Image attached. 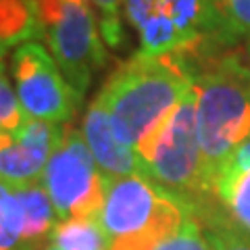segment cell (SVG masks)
I'll use <instances>...</instances> for the list:
<instances>
[{
    "label": "cell",
    "instance_id": "obj_7",
    "mask_svg": "<svg viewBox=\"0 0 250 250\" xmlns=\"http://www.w3.org/2000/svg\"><path fill=\"white\" fill-rule=\"evenodd\" d=\"M11 75L27 117L65 125L73 119L82 104V98L62 75L52 54L36 40L15 48Z\"/></svg>",
    "mask_w": 250,
    "mask_h": 250
},
{
    "label": "cell",
    "instance_id": "obj_3",
    "mask_svg": "<svg viewBox=\"0 0 250 250\" xmlns=\"http://www.w3.org/2000/svg\"><path fill=\"white\" fill-rule=\"evenodd\" d=\"M136 152L144 175L182 198L192 208V215L217 202L215 188L202 161L194 88Z\"/></svg>",
    "mask_w": 250,
    "mask_h": 250
},
{
    "label": "cell",
    "instance_id": "obj_12",
    "mask_svg": "<svg viewBox=\"0 0 250 250\" xmlns=\"http://www.w3.org/2000/svg\"><path fill=\"white\" fill-rule=\"evenodd\" d=\"M36 38H44L36 0H0V42L11 48Z\"/></svg>",
    "mask_w": 250,
    "mask_h": 250
},
{
    "label": "cell",
    "instance_id": "obj_15",
    "mask_svg": "<svg viewBox=\"0 0 250 250\" xmlns=\"http://www.w3.org/2000/svg\"><path fill=\"white\" fill-rule=\"evenodd\" d=\"M48 242L61 250H108L104 229L98 219H65L54 225Z\"/></svg>",
    "mask_w": 250,
    "mask_h": 250
},
{
    "label": "cell",
    "instance_id": "obj_19",
    "mask_svg": "<svg viewBox=\"0 0 250 250\" xmlns=\"http://www.w3.org/2000/svg\"><path fill=\"white\" fill-rule=\"evenodd\" d=\"M156 250H210V246L200 221L190 213L179 231L167 238Z\"/></svg>",
    "mask_w": 250,
    "mask_h": 250
},
{
    "label": "cell",
    "instance_id": "obj_10",
    "mask_svg": "<svg viewBox=\"0 0 250 250\" xmlns=\"http://www.w3.org/2000/svg\"><path fill=\"white\" fill-rule=\"evenodd\" d=\"M152 15H165L175 23L194 52H217L231 46L210 0H156Z\"/></svg>",
    "mask_w": 250,
    "mask_h": 250
},
{
    "label": "cell",
    "instance_id": "obj_1",
    "mask_svg": "<svg viewBox=\"0 0 250 250\" xmlns=\"http://www.w3.org/2000/svg\"><path fill=\"white\" fill-rule=\"evenodd\" d=\"M196 94V123L205 171L217 173L250 140V65L240 52L184 54Z\"/></svg>",
    "mask_w": 250,
    "mask_h": 250
},
{
    "label": "cell",
    "instance_id": "obj_4",
    "mask_svg": "<svg viewBox=\"0 0 250 250\" xmlns=\"http://www.w3.org/2000/svg\"><path fill=\"white\" fill-rule=\"evenodd\" d=\"M192 208L146 175L104 179V202L98 223L108 242L154 229L177 231Z\"/></svg>",
    "mask_w": 250,
    "mask_h": 250
},
{
    "label": "cell",
    "instance_id": "obj_16",
    "mask_svg": "<svg viewBox=\"0 0 250 250\" xmlns=\"http://www.w3.org/2000/svg\"><path fill=\"white\" fill-rule=\"evenodd\" d=\"M0 250H36L23 233V213L13 188L0 182Z\"/></svg>",
    "mask_w": 250,
    "mask_h": 250
},
{
    "label": "cell",
    "instance_id": "obj_14",
    "mask_svg": "<svg viewBox=\"0 0 250 250\" xmlns=\"http://www.w3.org/2000/svg\"><path fill=\"white\" fill-rule=\"evenodd\" d=\"M194 217L205 229L210 250H250V233L225 213L219 200Z\"/></svg>",
    "mask_w": 250,
    "mask_h": 250
},
{
    "label": "cell",
    "instance_id": "obj_22",
    "mask_svg": "<svg viewBox=\"0 0 250 250\" xmlns=\"http://www.w3.org/2000/svg\"><path fill=\"white\" fill-rule=\"evenodd\" d=\"M38 250H61V248H57V246L52 244V242H46V244H42V246L38 248Z\"/></svg>",
    "mask_w": 250,
    "mask_h": 250
},
{
    "label": "cell",
    "instance_id": "obj_18",
    "mask_svg": "<svg viewBox=\"0 0 250 250\" xmlns=\"http://www.w3.org/2000/svg\"><path fill=\"white\" fill-rule=\"evenodd\" d=\"M229 40H250V0H210Z\"/></svg>",
    "mask_w": 250,
    "mask_h": 250
},
{
    "label": "cell",
    "instance_id": "obj_8",
    "mask_svg": "<svg viewBox=\"0 0 250 250\" xmlns=\"http://www.w3.org/2000/svg\"><path fill=\"white\" fill-rule=\"evenodd\" d=\"M65 125L27 117L15 129H0V182L17 188L44 175Z\"/></svg>",
    "mask_w": 250,
    "mask_h": 250
},
{
    "label": "cell",
    "instance_id": "obj_23",
    "mask_svg": "<svg viewBox=\"0 0 250 250\" xmlns=\"http://www.w3.org/2000/svg\"><path fill=\"white\" fill-rule=\"evenodd\" d=\"M246 52H248V57H250V40L246 42Z\"/></svg>",
    "mask_w": 250,
    "mask_h": 250
},
{
    "label": "cell",
    "instance_id": "obj_13",
    "mask_svg": "<svg viewBox=\"0 0 250 250\" xmlns=\"http://www.w3.org/2000/svg\"><path fill=\"white\" fill-rule=\"evenodd\" d=\"M213 188L225 213L250 233V169H223L215 177Z\"/></svg>",
    "mask_w": 250,
    "mask_h": 250
},
{
    "label": "cell",
    "instance_id": "obj_21",
    "mask_svg": "<svg viewBox=\"0 0 250 250\" xmlns=\"http://www.w3.org/2000/svg\"><path fill=\"white\" fill-rule=\"evenodd\" d=\"M6 50H9V46L0 42V69H4V57H6Z\"/></svg>",
    "mask_w": 250,
    "mask_h": 250
},
{
    "label": "cell",
    "instance_id": "obj_5",
    "mask_svg": "<svg viewBox=\"0 0 250 250\" xmlns=\"http://www.w3.org/2000/svg\"><path fill=\"white\" fill-rule=\"evenodd\" d=\"M42 186L59 221L98 219L104 202V177L94 161L82 129L65 123L62 138L44 169Z\"/></svg>",
    "mask_w": 250,
    "mask_h": 250
},
{
    "label": "cell",
    "instance_id": "obj_2",
    "mask_svg": "<svg viewBox=\"0 0 250 250\" xmlns=\"http://www.w3.org/2000/svg\"><path fill=\"white\" fill-rule=\"evenodd\" d=\"M192 90L184 54H134L106 77L96 100L106 108L117 138L138 148Z\"/></svg>",
    "mask_w": 250,
    "mask_h": 250
},
{
    "label": "cell",
    "instance_id": "obj_9",
    "mask_svg": "<svg viewBox=\"0 0 250 250\" xmlns=\"http://www.w3.org/2000/svg\"><path fill=\"white\" fill-rule=\"evenodd\" d=\"M80 129L104 179L144 175L136 148L123 144L117 138L111 119L106 115V108L96 98L92 100V104L85 111Z\"/></svg>",
    "mask_w": 250,
    "mask_h": 250
},
{
    "label": "cell",
    "instance_id": "obj_20",
    "mask_svg": "<svg viewBox=\"0 0 250 250\" xmlns=\"http://www.w3.org/2000/svg\"><path fill=\"white\" fill-rule=\"evenodd\" d=\"M223 169H233V171H240V169H250V140L248 142H244L236 152H233L229 159H228V163L221 167V171ZM219 171V173H221ZM217 173V175H219Z\"/></svg>",
    "mask_w": 250,
    "mask_h": 250
},
{
    "label": "cell",
    "instance_id": "obj_17",
    "mask_svg": "<svg viewBox=\"0 0 250 250\" xmlns=\"http://www.w3.org/2000/svg\"><path fill=\"white\" fill-rule=\"evenodd\" d=\"M98 19V27L103 40L108 48L119 50L127 44V36L123 29V0H90Z\"/></svg>",
    "mask_w": 250,
    "mask_h": 250
},
{
    "label": "cell",
    "instance_id": "obj_6",
    "mask_svg": "<svg viewBox=\"0 0 250 250\" xmlns=\"http://www.w3.org/2000/svg\"><path fill=\"white\" fill-rule=\"evenodd\" d=\"M44 40L62 75L83 100L92 75L108 61L90 0H59L54 17L44 25Z\"/></svg>",
    "mask_w": 250,
    "mask_h": 250
},
{
    "label": "cell",
    "instance_id": "obj_11",
    "mask_svg": "<svg viewBox=\"0 0 250 250\" xmlns=\"http://www.w3.org/2000/svg\"><path fill=\"white\" fill-rule=\"evenodd\" d=\"M13 192L19 200V207L23 213V233H25V240L38 250L42 244L48 242L54 225L59 223L52 200L48 196V192H46V188L42 186V182L17 186L13 188Z\"/></svg>",
    "mask_w": 250,
    "mask_h": 250
}]
</instances>
